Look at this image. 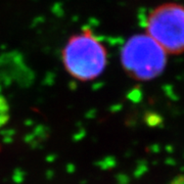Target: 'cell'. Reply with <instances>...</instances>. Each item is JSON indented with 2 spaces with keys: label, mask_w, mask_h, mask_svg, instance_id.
<instances>
[{
  "label": "cell",
  "mask_w": 184,
  "mask_h": 184,
  "mask_svg": "<svg viewBox=\"0 0 184 184\" xmlns=\"http://www.w3.org/2000/svg\"><path fill=\"white\" fill-rule=\"evenodd\" d=\"M108 61L105 45L89 28L71 36L61 50V63L66 73L81 82L98 78L108 66Z\"/></svg>",
  "instance_id": "obj_1"
},
{
  "label": "cell",
  "mask_w": 184,
  "mask_h": 184,
  "mask_svg": "<svg viewBox=\"0 0 184 184\" xmlns=\"http://www.w3.org/2000/svg\"><path fill=\"white\" fill-rule=\"evenodd\" d=\"M120 61L132 79L148 82L161 76L167 68L168 53L144 33L132 35L122 46Z\"/></svg>",
  "instance_id": "obj_2"
},
{
  "label": "cell",
  "mask_w": 184,
  "mask_h": 184,
  "mask_svg": "<svg viewBox=\"0 0 184 184\" xmlns=\"http://www.w3.org/2000/svg\"><path fill=\"white\" fill-rule=\"evenodd\" d=\"M145 33L168 55L184 53V5L171 1L156 6L146 17Z\"/></svg>",
  "instance_id": "obj_3"
},
{
  "label": "cell",
  "mask_w": 184,
  "mask_h": 184,
  "mask_svg": "<svg viewBox=\"0 0 184 184\" xmlns=\"http://www.w3.org/2000/svg\"><path fill=\"white\" fill-rule=\"evenodd\" d=\"M7 110H8V108H7V105H6L4 99L0 98V126L5 124L6 120H7V117H8Z\"/></svg>",
  "instance_id": "obj_4"
},
{
  "label": "cell",
  "mask_w": 184,
  "mask_h": 184,
  "mask_svg": "<svg viewBox=\"0 0 184 184\" xmlns=\"http://www.w3.org/2000/svg\"><path fill=\"white\" fill-rule=\"evenodd\" d=\"M174 184H184V180H177Z\"/></svg>",
  "instance_id": "obj_5"
}]
</instances>
